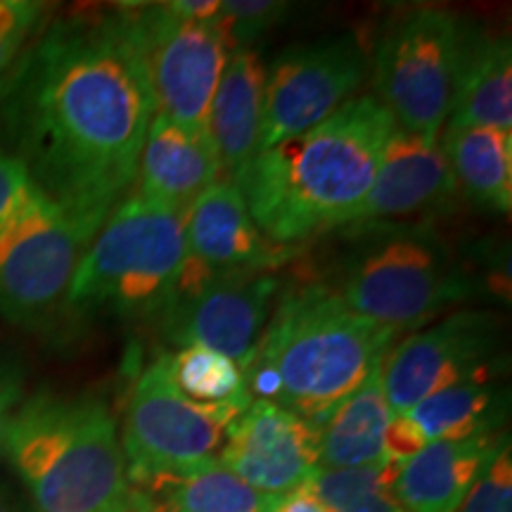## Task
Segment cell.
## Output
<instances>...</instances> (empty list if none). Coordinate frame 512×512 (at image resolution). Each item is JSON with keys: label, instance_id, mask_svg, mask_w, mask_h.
Returning <instances> with one entry per match:
<instances>
[{"label": "cell", "instance_id": "obj_1", "mask_svg": "<svg viewBox=\"0 0 512 512\" xmlns=\"http://www.w3.org/2000/svg\"><path fill=\"white\" fill-rule=\"evenodd\" d=\"M152 117L121 5L43 24L0 76V147L38 192L98 230L136 185Z\"/></svg>", "mask_w": 512, "mask_h": 512}, {"label": "cell", "instance_id": "obj_2", "mask_svg": "<svg viewBox=\"0 0 512 512\" xmlns=\"http://www.w3.org/2000/svg\"><path fill=\"white\" fill-rule=\"evenodd\" d=\"M394 128L375 95H358L309 131L259 152L230 181L264 238L290 249L351 226Z\"/></svg>", "mask_w": 512, "mask_h": 512}, {"label": "cell", "instance_id": "obj_3", "mask_svg": "<svg viewBox=\"0 0 512 512\" xmlns=\"http://www.w3.org/2000/svg\"><path fill=\"white\" fill-rule=\"evenodd\" d=\"M394 330L358 316L325 283L278 297L242 375L249 396L318 425L389 354Z\"/></svg>", "mask_w": 512, "mask_h": 512}, {"label": "cell", "instance_id": "obj_4", "mask_svg": "<svg viewBox=\"0 0 512 512\" xmlns=\"http://www.w3.org/2000/svg\"><path fill=\"white\" fill-rule=\"evenodd\" d=\"M34 512H136L117 420L95 394L41 392L19 401L3 446Z\"/></svg>", "mask_w": 512, "mask_h": 512}, {"label": "cell", "instance_id": "obj_5", "mask_svg": "<svg viewBox=\"0 0 512 512\" xmlns=\"http://www.w3.org/2000/svg\"><path fill=\"white\" fill-rule=\"evenodd\" d=\"M185 259V211L128 192L76 268L64 313L81 318H164Z\"/></svg>", "mask_w": 512, "mask_h": 512}, {"label": "cell", "instance_id": "obj_6", "mask_svg": "<svg viewBox=\"0 0 512 512\" xmlns=\"http://www.w3.org/2000/svg\"><path fill=\"white\" fill-rule=\"evenodd\" d=\"M349 238L332 290L396 335L472 297L470 275L430 223H366Z\"/></svg>", "mask_w": 512, "mask_h": 512}, {"label": "cell", "instance_id": "obj_7", "mask_svg": "<svg viewBox=\"0 0 512 512\" xmlns=\"http://www.w3.org/2000/svg\"><path fill=\"white\" fill-rule=\"evenodd\" d=\"M245 403H200L178 392L169 354L140 370L126 396L124 448L131 484L157 475H181L219 460L226 434Z\"/></svg>", "mask_w": 512, "mask_h": 512}, {"label": "cell", "instance_id": "obj_8", "mask_svg": "<svg viewBox=\"0 0 512 512\" xmlns=\"http://www.w3.org/2000/svg\"><path fill=\"white\" fill-rule=\"evenodd\" d=\"M463 41V22L453 12L413 8L396 15L377 41L375 98L396 128L439 140L451 114Z\"/></svg>", "mask_w": 512, "mask_h": 512}, {"label": "cell", "instance_id": "obj_9", "mask_svg": "<svg viewBox=\"0 0 512 512\" xmlns=\"http://www.w3.org/2000/svg\"><path fill=\"white\" fill-rule=\"evenodd\" d=\"M98 228L50 202L34 185L0 228V316L43 328L64 311L69 285Z\"/></svg>", "mask_w": 512, "mask_h": 512}, {"label": "cell", "instance_id": "obj_10", "mask_svg": "<svg viewBox=\"0 0 512 512\" xmlns=\"http://www.w3.org/2000/svg\"><path fill=\"white\" fill-rule=\"evenodd\" d=\"M143 60L155 98V114L190 131L209 133V112L216 88L233 55L221 17L190 22L166 3L121 5Z\"/></svg>", "mask_w": 512, "mask_h": 512}, {"label": "cell", "instance_id": "obj_11", "mask_svg": "<svg viewBox=\"0 0 512 512\" xmlns=\"http://www.w3.org/2000/svg\"><path fill=\"white\" fill-rule=\"evenodd\" d=\"M368 53L356 36L292 46L266 69L259 152L309 131L347 105L368 76Z\"/></svg>", "mask_w": 512, "mask_h": 512}, {"label": "cell", "instance_id": "obj_12", "mask_svg": "<svg viewBox=\"0 0 512 512\" xmlns=\"http://www.w3.org/2000/svg\"><path fill=\"white\" fill-rule=\"evenodd\" d=\"M503 325L494 313L460 311L413 332L389 349L382 384L394 415L408 413L427 396L496 373Z\"/></svg>", "mask_w": 512, "mask_h": 512}, {"label": "cell", "instance_id": "obj_13", "mask_svg": "<svg viewBox=\"0 0 512 512\" xmlns=\"http://www.w3.org/2000/svg\"><path fill=\"white\" fill-rule=\"evenodd\" d=\"M280 297L273 271L214 275L197 290L176 294L162 318L178 347H204L233 358L240 370L252 358Z\"/></svg>", "mask_w": 512, "mask_h": 512}, {"label": "cell", "instance_id": "obj_14", "mask_svg": "<svg viewBox=\"0 0 512 512\" xmlns=\"http://www.w3.org/2000/svg\"><path fill=\"white\" fill-rule=\"evenodd\" d=\"M318 425L302 415L252 401L230 425L219 463L268 496L299 489L320 467Z\"/></svg>", "mask_w": 512, "mask_h": 512}, {"label": "cell", "instance_id": "obj_15", "mask_svg": "<svg viewBox=\"0 0 512 512\" xmlns=\"http://www.w3.org/2000/svg\"><path fill=\"white\" fill-rule=\"evenodd\" d=\"M292 249L273 245L249 216L238 185L216 181L185 211V259L190 275L275 271Z\"/></svg>", "mask_w": 512, "mask_h": 512}, {"label": "cell", "instance_id": "obj_16", "mask_svg": "<svg viewBox=\"0 0 512 512\" xmlns=\"http://www.w3.org/2000/svg\"><path fill=\"white\" fill-rule=\"evenodd\" d=\"M458 185L439 140L394 128L384 145L380 169L351 226L399 223L408 216L446 209Z\"/></svg>", "mask_w": 512, "mask_h": 512}, {"label": "cell", "instance_id": "obj_17", "mask_svg": "<svg viewBox=\"0 0 512 512\" xmlns=\"http://www.w3.org/2000/svg\"><path fill=\"white\" fill-rule=\"evenodd\" d=\"M508 411V394L494 380L453 384L415 403L408 413L394 415L387 430V453L403 463L437 441H460L494 434Z\"/></svg>", "mask_w": 512, "mask_h": 512}, {"label": "cell", "instance_id": "obj_18", "mask_svg": "<svg viewBox=\"0 0 512 512\" xmlns=\"http://www.w3.org/2000/svg\"><path fill=\"white\" fill-rule=\"evenodd\" d=\"M216 181H221V162L209 133L190 131L164 114H155L131 192L159 207L188 211Z\"/></svg>", "mask_w": 512, "mask_h": 512}, {"label": "cell", "instance_id": "obj_19", "mask_svg": "<svg viewBox=\"0 0 512 512\" xmlns=\"http://www.w3.org/2000/svg\"><path fill=\"white\" fill-rule=\"evenodd\" d=\"M508 444V434L437 441L399 465L394 496L403 512H458L484 467Z\"/></svg>", "mask_w": 512, "mask_h": 512}, {"label": "cell", "instance_id": "obj_20", "mask_svg": "<svg viewBox=\"0 0 512 512\" xmlns=\"http://www.w3.org/2000/svg\"><path fill=\"white\" fill-rule=\"evenodd\" d=\"M494 126L512 131V48L508 36L463 22V41L444 128Z\"/></svg>", "mask_w": 512, "mask_h": 512}, {"label": "cell", "instance_id": "obj_21", "mask_svg": "<svg viewBox=\"0 0 512 512\" xmlns=\"http://www.w3.org/2000/svg\"><path fill=\"white\" fill-rule=\"evenodd\" d=\"M264 91L266 67L261 57L252 48L235 50L228 57L209 112V136L228 181L259 155Z\"/></svg>", "mask_w": 512, "mask_h": 512}, {"label": "cell", "instance_id": "obj_22", "mask_svg": "<svg viewBox=\"0 0 512 512\" xmlns=\"http://www.w3.org/2000/svg\"><path fill=\"white\" fill-rule=\"evenodd\" d=\"M382 363L370 370L349 396L318 422L320 467H377L392 463L387 453V430L392 408L382 384Z\"/></svg>", "mask_w": 512, "mask_h": 512}, {"label": "cell", "instance_id": "obj_23", "mask_svg": "<svg viewBox=\"0 0 512 512\" xmlns=\"http://www.w3.org/2000/svg\"><path fill=\"white\" fill-rule=\"evenodd\" d=\"M136 512H273L275 498L261 494L226 470L219 460L131 484Z\"/></svg>", "mask_w": 512, "mask_h": 512}, {"label": "cell", "instance_id": "obj_24", "mask_svg": "<svg viewBox=\"0 0 512 512\" xmlns=\"http://www.w3.org/2000/svg\"><path fill=\"white\" fill-rule=\"evenodd\" d=\"M439 145L456 185L482 209L512 207V131L494 126L444 128Z\"/></svg>", "mask_w": 512, "mask_h": 512}, {"label": "cell", "instance_id": "obj_25", "mask_svg": "<svg viewBox=\"0 0 512 512\" xmlns=\"http://www.w3.org/2000/svg\"><path fill=\"white\" fill-rule=\"evenodd\" d=\"M399 463L377 467H318L304 486L328 512H403L394 496Z\"/></svg>", "mask_w": 512, "mask_h": 512}, {"label": "cell", "instance_id": "obj_26", "mask_svg": "<svg viewBox=\"0 0 512 512\" xmlns=\"http://www.w3.org/2000/svg\"><path fill=\"white\" fill-rule=\"evenodd\" d=\"M169 373L178 392L200 403H245L254 399L233 358L204 347H181L169 354Z\"/></svg>", "mask_w": 512, "mask_h": 512}, {"label": "cell", "instance_id": "obj_27", "mask_svg": "<svg viewBox=\"0 0 512 512\" xmlns=\"http://www.w3.org/2000/svg\"><path fill=\"white\" fill-rule=\"evenodd\" d=\"M290 15V3L275 0H221V24L230 46L249 50L261 36L278 27Z\"/></svg>", "mask_w": 512, "mask_h": 512}, {"label": "cell", "instance_id": "obj_28", "mask_svg": "<svg viewBox=\"0 0 512 512\" xmlns=\"http://www.w3.org/2000/svg\"><path fill=\"white\" fill-rule=\"evenodd\" d=\"M48 10L31 0H0V76L22 55L29 41L43 27Z\"/></svg>", "mask_w": 512, "mask_h": 512}, {"label": "cell", "instance_id": "obj_29", "mask_svg": "<svg viewBox=\"0 0 512 512\" xmlns=\"http://www.w3.org/2000/svg\"><path fill=\"white\" fill-rule=\"evenodd\" d=\"M458 512H512L510 444H505L484 467Z\"/></svg>", "mask_w": 512, "mask_h": 512}, {"label": "cell", "instance_id": "obj_30", "mask_svg": "<svg viewBox=\"0 0 512 512\" xmlns=\"http://www.w3.org/2000/svg\"><path fill=\"white\" fill-rule=\"evenodd\" d=\"M29 188L31 181L27 171L22 169V164L15 157L0 147V228L10 219V214L17 209V204L22 202Z\"/></svg>", "mask_w": 512, "mask_h": 512}, {"label": "cell", "instance_id": "obj_31", "mask_svg": "<svg viewBox=\"0 0 512 512\" xmlns=\"http://www.w3.org/2000/svg\"><path fill=\"white\" fill-rule=\"evenodd\" d=\"M19 401H22V370L8 356L0 354V446H3L5 425Z\"/></svg>", "mask_w": 512, "mask_h": 512}, {"label": "cell", "instance_id": "obj_32", "mask_svg": "<svg viewBox=\"0 0 512 512\" xmlns=\"http://www.w3.org/2000/svg\"><path fill=\"white\" fill-rule=\"evenodd\" d=\"M169 10L190 22H216L221 17V0H171Z\"/></svg>", "mask_w": 512, "mask_h": 512}, {"label": "cell", "instance_id": "obj_33", "mask_svg": "<svg viewBox=\"0 0 512 512\" xmlns=\"http://www.w3.org/2000/svg\"><path fill=\"white\" fill-rule=\"evenodd\" d=\"M273 512H328V508L306 486H299V489H292L275 498Z\"/></svg>", "mask_w": 512, "mask_h": 512}, {"label": "cell", "instance_id": "obj_34", "mask_svg": "<svg viewBox=\"0 0 512 512\" xmlns=\"http://www.w3.org/2000/svg\"><path fill=\"white\" fill-rule=\"evenodd\" d=\"M0 512H34V510H29L10 489L0 486Z\"/></svg>", "mask_w": 512, "mask_h": 512}]
</instances>
